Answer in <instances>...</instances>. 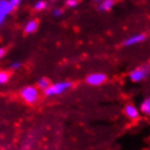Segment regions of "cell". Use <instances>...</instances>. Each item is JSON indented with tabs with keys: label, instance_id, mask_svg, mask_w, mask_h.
<instances>
[{
	"label": "cell",
	"instance_id": "cell-18",
	"mask_svg": "<svg viewBox=\"0 0 150 150\" xmlns=\"http://www.w3.org/2000/svg\"><path fill=\"white\" fill-rule=\"evenodd\" d=\"M4 18H6V15H4V13H2V12H0V24L4 22Z\"/></svg>",
	"mask_w": 150,
	"mask_h": 150
},
{
	"label": "cell",
	"instance_id": "cell-6",
	"mask_svg": "<svg viewBox=\"0 0 150 150\" xmlns=\"http://www.w3.org/2000/svg\"><path fill=\"white\" fill-rule=\"evenodd\" d=\"M125 114L129 119H132V120H135V119H137L139 116L138 110H137V108H136L135 105H127L125 107Z\"/></svg>",
	"mask_w": 150,
	"mask_h": 150
},
{
	"label": "cell",
	"instance_id": "cell-19",
	"mask_svg": "<svg viewBox=\"0 0 150 150\" xmlns=\"http://www.w3.org/2000/svg\"><path fill=\"white\" fill-rule=\"evenodd\" d=\"M4 56V48H0V59Z\"/></svg>",
	"mask_w": 150,
	"mask_h": 150
},
{
	"label": "cell",
	"instance_id": "cell-15",
	"mask_svg": "<svg viewBox=\"0 0 150 150\" xmlns=\"http://www.w3.org/2000/svg\"><path fill=\"white\" fill-rule=\"evenodd\" d=\"M62 13H63V11L61 9H59V8H57V9L53 10V15H56V16H61Z\"/></svg>",
	"mask_w": 150,
	"mask_h": 150
},
{
	"label": "cell",
	"instance_id": "cell-10",
	"mask_svg": "<svg viewBox=\"0 0 150 150\" xmlns=\"http://www.w3.org/2000/svg\"><path fill=\"white\" fill-rule=\"evenodd\" d=\"M140 109H142V112L143 113H145V114H149L150 113V100L149 99H146V100L142 103Z\"/></svg>",
	"mask_w": 150,
	"mask_h": 150
},
{
	"label": "cell",
	"instance_id": "cell-14",
	"mask_svg": "<svg viewBox=\"0 0 150 150\" xmlns=\"http://www.w3.org/2000/svg\"><path fill=\"white\" fill-rule=\"evenodd\" d=\"M77 4V0H68L67 1V6H69V7H75Z\"/></svg>",
	"mask_w": 150,
	"mask_h": 150
},
{
	"label": "cell",
	"instance_id": "cell-2",
	"mask_svg": "<svg viewBox=\"0 0 150 150\" xmlns=\"http://www.w3.org/2000/svg\"><path fill=\"white\" fill-rule=\"evenodd\" d=\"M21 96L22 98L28 103H35V102L38 100V97H39V94H38L37 88H35L33 86H28L25 87L24 89L21 91Z\"/></svg>",
	"mask_w": 150,
	"mask_h": 150
},
{
	"label": "cell",
	"instance_id": "cell-3",
	"mask_svg": "<svg viewBox=\"0 0 150 150\" xmlns=\"http://www.w3.org/2000/svg\"><path fill=\"white\" fill-rule=\"evenodd\" d=\"M147 73H148V70L145 68L135 69L134 71L131 72L129 79H131L133 82H140V81H143L144 79H146Z\"/></svg>",
	"mask_w": 150,
	"mask_h": 150
},
{
	"label": "cell",
	"instance_id": "cell-9",
	"mask_svg": "<svg viewBox=\"0 0 150 150\" xmlns=\"http://www.w3.org/2000/svg\"><path fill=\"white\" fill-rule=\"evenodd\" d=\"M38 27V23L36 21H30V22L27 23L26 25H25V32L26 33H34L35 30H37Z\"/></svg>",
	"mask_w": 150,
	"mask_h": 150
},
{
	"label": "cell",
	"instance_id": "cell-11",
	"mask_svg": "<svg viewBox=\"0 0 150 150\" xmlns=\"http://www.w3.org/2000/svg\"><path fill=\"white\" fill-rule=\"evenodd\" d=\"M50 85V82H49L48 79H40L39 81H38V86L40 87V88H44V89H46L47 87Z\"/></svg>",
	"mask_w": 150,
	"mask_h": 150
},
{
	"label": "cell",
	"instance_id": "cell-12",
	"mask_svg": "<svg viewBox=\"0 0 150 150\" xmlns=\"http://www.w3.org/2000/svg\"><path fill=\"white\" fill-rule=\"evenodd\" d=\"M8 81H9V74H8L7 72L0 71V85L7 83Z\"/></svg>",
	"mask_w": 150,
	"mask_h": 150
},
{
	"label": "cell",
	"instance_id": "cell-13",
	"mask_svg": "<svg viewBox=\"0 0 150 150\" xmlns=\"http://www.w3.org/2000/svg\"><path fill=\"white\" fill-rule=\"evenodd\" d=\"M46 7H47V4H46L45 1H42V0H40V1H38V2H36V4H35V10H37V11H39V10H44V9H46Z\"/></svg>",
	"mask_w": 150,
	"mask_h": 150
},
{
	"label": "cell",
	"instance_id": "cell-8",
	"mask_svg": "<svg viewBox=\"0 0 150 150\" xmlns=\"http://www.w3.org/2000/svg\"><path fill=\"white\" fill-rule=\"evenodd\" d=\"M114 4H115V0H102L100 6H99V9L101 11H109L114 6Z\"/></svg>",
	"mask_w": 150,
	"mask_h": 150
},
{
	"label": "cell",
	"instance_id": "cell-17",
	"mask_svg": "<svg viewBox=\"0 0 150 150\" xmlns=\"http://www.w3.org/2000/svg\"><path fill=\"white\" fill-rule=\"evenodd\" d=\"M20 65H21V63H20V62H14V63H12V68H13V69H19Z\"/></svg>",
	"mask_w": 150,
	"mask_h": 150
},
{
	"label": "cell",
	"instance_id": "cell-21",
	"mask_svg": "<svg viewBox=\"0 0 150 150\" xmlns=\"http://www.w3.org/2000/svg\"><path fill=\"white\" fill-rule=\"evenodd\" d=\"M53 1H54V0H53Z\"/></svg>",
	"mask_w": 150,
	"mask_h": 150
},
{
	"label": "cell",
	"instance_id": "cell-16",
	"mask_svg": "<svg viewBox=\"0 0 150 150\" xmlns=\"http://www.w3.org/2000/svg\"><path fill=\"white\" fill-rule=\"evenodd\" d=\"M9 1L11 2V4L13 6V7H16V6L21 2V0H9Z\"/></svg>",
	"mask_w": 150,
	"mask_h": 150
},
{
	"label": "cell",
	"instance_id": "cell-5",
	"mask_svg": "<svg viewBox=\"0 0 150 150\" xmlns=\"http://www.w3.org/2000/svg\"><path fill=\"white\" fill-rule=\"evenodd\" d=\"M14 7L12 6L9 0H0V12H2L4 15L11 13Z\"/></svg>",
	"mask_w": 150,
	"mask_h": 150
},
{
	"label": "cell",
	"instance_id": "cell-1",
	"mask_svg": "<svg viewBox=\"0 0 150 150\" xmlns=\"http://www.w3.org/2000/svg\"><path fill=\"white\" fill-rule=\"evenodd\" d=\"M72 86V84L70 82H61V83H56L53 85H49L45 89V94L47 96H56V95H60L67 89H69Z\"/></svg>",
	"mask_w": 150,
	"mask_h": 150
},
{
	"label": "cell",
	"instance_id": "cell-20",
	"mask_svg": "<svg viewBox=\"0 0 150 150\" xmlns=\"http://www.w3.org/2000/svg\"><path fill=\"white\" fill-rule=\"evenodd\" d=\"M97 1H102V0H97Z\"/></svg>",
	"mask_w": 150,
	"mask_h": 150
},
{
	"label": "cell",
	"instance_id": "cell-7",
	"mask_svg": "<svg viewBox=\"0 0 150 150\" xmlns=\"http://www.w3.org/2000/svg\"><path fill=\"white\" fill-rule=\"evenodd\" d=\"M146 39V36L143 34H137V35H134V36H132L127 39V40L125 41V45L126 46H133V45H136V44H139V42H142Z\"/></svg>",
	"mask_w": 150,
	"mask_h": 150
},
{
	"label": "cell",
	"instance_id": "cell-4",
	"mask_svg": "<svg viewBox=\"0 0 150 150\" xmlns=\"http://www.w3.org/2000/svg\"><path fill=\"white\" fill-rule=\"evenodd\" d=\"M105 81V75L101 74V73H94L90 74L87 77V83L89 85H100Z\"/></svg>",
	"mask_w": 150,
	"mask_h": 150
}]
</instances>
